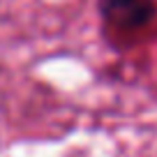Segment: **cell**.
Returning a JSON list of instances; mask_svg holds the SVG:
<instances>
[{"mask_svg":"<svg viewBox=\"0 0 157 157\" xmlns=\"http://www.w3.org/2000/svg\"><path fill=\"white\" fill-rule=\"evenodd\" d=\"M155 0H102V16L120 33H136L152 23Z\"/></svg>","mask_w":157,"mask_h":157,"instance_id":"cell-1","label":"cell"}]
</instances>
